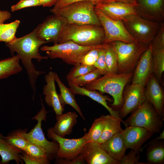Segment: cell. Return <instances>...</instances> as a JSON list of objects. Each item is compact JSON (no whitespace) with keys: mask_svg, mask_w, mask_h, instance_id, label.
<instances>
[{"mask_svg":"<svg viewBox=\"0 0 164 164\" xmlns=\"http://www.w3.org/2000/svg\"><path fill=\"white\" fill-rule=\"evenodd\" d=\"M37 29V26L28 34L21 37H16L12 41L6 43L12 54L13 55L15 52L17 53L26 70L29 84L33 91V98L36 91V83L37 79L45 72L37 70L32 60L36 59L39 62L43 60H47L49 58L47 56H41L39 52L40 47L47 43L38 37Z\"/></svg>","mask_w":164,"mask_h":164,"instance_id":"1","label":"cell"},{"mask_svg":"<svg viewBox=\"0 0 164 164\" xmlns=\"http://www.w3.org/2000/svg\"><path fill=\"white\" fill-rule=\"evenodd\" d=\"M104 38L101 26L68 24L60 36L58 43L71 40L82 46H93L104 44Z\"/></svg>","mask_w":164,"mask_h":164,"instance_id":"2","label":"cell"},{"mask_svg":"<svg viewBox=\"0 0 164 164\" xmlns=\"http://www.w3.org/2000/svg\"><path fill=\"white\" fill-rule=\"evenodd\" d=\"M133 74V73H108L84 87L110 95L113 99L112 106L116 108H121L123 104V94L124 87L132 77Z\"/></svg>","mask_w":164,"mask_h":164,"instance_id":"3","label":"cell"},{"mask_svg":"<svg viewBox=\"0 0 164 164\" xmlns=\"http://www.w3.org/2000/svg\"><path fill=\"white\" fill-rule=\"evenodd\" d=\"M94 6L92 1L86 0L72 3L59 9H52L50 12L64 18L68 24L101 26L95 11Z\"/></svg>","mask_w":164,"mask_h":164,"instance_id":"4","label":"cell"},{"mask_svg":"<svg viewBox=\"0 0 164 164\" xmlns=\"http://www.w3.org/2000/svg\"><path fill=\"white\" fill-rule=\"evenodd\" d=\"M109 45V43L84 46L69 40L62 43H55L52 46H43L40 50L45 51L47 56L51 59L59 58L66 63L74 66L80 63L84 56L91 49L107 48Z\"/></svg>","mask_w":164,"mask_h":164,"instance_id":"5","label":"cell"},{"mask_svg":"<svg viewBox=\"0 0 164 164\" xmlns=\"http://www.w3.org/2000/svg\"><path fill=\"white\" fill-rule=\"evenodd\" d=\"M111 43L117 56V74L133 73L139 57L149 45L138 42L126 43L116 41Z\"/></svg>","mask_w":164,"mask_h":164,"instance_id":"6","label":"cell"},{"mask_svg":"<svg viewBox=\"0 0 164 164\" xmlns=\"http://www.w3.org/2000/svg\"><path fill=\"white\" fill-rule=\"evenodd\" d=\"M42 108L37 114L32 118L37 123L30 131L27 133L26 130L18 129V134L29 142L37 145L46 151L49 159L51 157L56 156L59 148L58 143L53 140L50 142L46 138L41 128L42 122L46 120V114L48 111L46 110L40 95Z\"/></svg>","mask_w":164,"mask_h":164,"instance_id":"7","label":"cell"},{"mask_svg":"<svg viewBox=\"0 0 164 164\" xmlns=\"http://www.w3.org/2000/svg\"><path fill=\"white\" fill-rule=\"evenodd\" d=\"M163 119L152 105L145 100L124 121L125 125L144 128L154 134L159 133L162 128Z\"/></svg>","mask_w":164,"mask_h":164,"instance_id":"8","label":"cell"},{"mask_svg":"<svg viewBox=\"0 0 164 164\" xmlns=\"http://www.w3.org/2000/svg\"><path fill=\"white\" fill-rule=\"evenodd\" d=\"M123 22L135 40L147 44L151 42L160 26V23L147 19L137 14L127 16Z\"/></svg>","mask_w":164,"mask_h":164,"instance_id":"9","label":"cell"},{"mask_svg":"<svg viewBox=\"0 0 164 164\" xmlns=\"http://www.w3.org/2000/svg\"><path fill=\"white\" fill-rule=\"evenodd\" d=\"M94 9L104 30V44H108L116 41L126 43L137 42L128 33L123 21L111 19L95 6Z\"/></svg>","mask_w":164,"mask_h":164,"instance_id":"10","label":"cell"},{"mask_svg":"<svg viewBox=\"0 0 164 164\" xmlns=\"http://www.w3.org/2000/svg\"><path fill=\"white\" fill-rule=\"evenodd\" d=\"M67 24L64 18L53 14L48 16L42 23L37 26V37L47 43H58L60 36Z\"/></svg>","mask_w":164,"mask_h":164,"instance_id":"11","label":"cell"},{"mask_svg":"<svg viewBox=\"0 0 164 164\" xmlns=\"http://www.w3.org/2000/svg\"><path fill=\"white\" fill-rule=\"evenodd\" d=\"M47 132L48 138L56 141L59 144L56 156L58 158L70 160L76 158L81 153L86 143L84 136L78 138H65L56 134L53 127L48 129Z\"/></svg>","mask_w":164,"mask_h":164,"instance_id":"12","label":"cell"},{"mask_svg":"<svg viewBox=\"0 0 164 164\" xmlns=\"http://www.w3.org/2000/svg\"><path fill=\"white\" fill-rule=\"evenodd\" d=\"M145 87L139 84L132 83L124 90L123 104L119 112L121 119L136 109L146 100Z\"/></svg>","mask_w":164,"mask_h":164,"instance_id":"13","label":"cell"},{"mask_svg":"<svg viewBox=\"0 0 164 164\" xmlns=\"http://www.w3.org/2000/svg\"><path fill=\"white\" fill-rule=\"evenodd\" d=\"M153 67L151 43L139 57L134 70L132 84L145 86L153 75Z\"/></svg>","mask_w":164,"mask_h":164,"instance_id":"14","label":"cell"},{"mask_svg":"<svg viewBox=\"0 0 164 164\" xmlns=\"http://www.w3.org/2000/svg\"><path fill=\"white\" fill-rule=\"evenodd\" d=\"M125 144L127 149L137 152L141 151L142 145L154 133L141 127L128 126L122 132Z\"/></svg>","mask_w":164,"mask_h":164,"instance_id":"15","label":"cell"},{"mask_svg":"<svg viewBox=\"0 0 164 164\" xmlns=\"http://www.w3.org/2000/svg\"><path fill=\"white\" fill-rule=\"evenodd\" d=\"M80 154L88 164H120L110 156L97 142L86 143Z\"/></svg>","mask_w":164,"mask_h":164,"instance_id":"16","label":"cell"},{"mask_svg":"<svg viewBox=\"0 0 164 164\" xmlns=\"http://www.w3.org/2000/svg\"><path fill=\"white\" fill-rule=\"evenodd\" d=\"M137 13L142 17L159 23L164 20V0H137Z\"/></svg>","mask_w":164,"mask_h":164,"instance_id":"17","label":"cell"},{"mask_svg":"<svg viewBox=\"0 0 164 164\" xmlns=\"http://www.w3.org/2000/svg\"><path fill=\"white\" fill-rule=\"evenodd\" d=\"M136 6L133 4L114 2L98 4L94 6L110 19L123 21L127 16L137 14Z\"/></svg>","mask_w":164,"mask_h":164,"instance_id":"18","label":"cell"},{"mask_svg":"<svg viewBox=\"0 0 164 164\" xmlns=\"http://www.w3.org/2000/svg\"><path fill=\"white\" fill-rule=\"evenodd\" d=\"M144 94L145 100L150 103L163 119L164 95L158 80L152 75L146 84Z\"/></svg>","mask_w":164,"mask_h":164,"instance_id":"19","label":"cell"},{"mask_svg":"<svg viewBox=\"0 0 164 164\" xmlns=\"http://www.w3.org/2000/svg\"><path fill=\"white\" fill-rule=\"evenodd\" d=\"M56 73L49 72L45 76L46 84L43 88V94L45 95V101L47 105L51 107L56 116L60 115L64 111L57 93L55 84V76Z\"/></svg>","mask_w":164,"mask_h":164,"instance_id":"20","label":"cell"},{"mask_svg":"<svg viewBox=\"0 0 164 164\" xmlns=\"http://www.w3.org/2000/svg\"><path fill=\"white\" fill-rule=\"evenodd\" d=\"M68 84L70 89L75 95L77 94L86 96L89 97L102 105L108 111L110 115L115 118L121 119L120 117L119 112L114 110L108 105V101L111 102L112 101L108 96L104 95L96 90L87 89L84 87H80L72 82H68Z\"/></svg>","mask_w":164,"mask_h":164,"instance_id":"21","label":"cell"},{"mask_svg":"<svg viewBox=\"0 0 164 164\" xmlns=\"http://www.w3.org/2000/svg\"><path fill=\"white\" fill-rule=\"evenodd\" d=\"M101 145L110 156L119 162L125 155L127 149L122 132L114 134L101 144Z\"/></svg>","mask_w":164,"mask_h":164,"instance_id":"22","label":"cell"},{"mask_svg":"<svg viewBox=\"0 0 164 164\" xmlns=\"http://www.w3.org/2000/svg\"><path fill=\"white\" fill-rule=\"evenodd\" d=\"M77 117L78 115L76 112L71 111L56 116L57 121L53 127L54 132L62 137L70 135L77 122Z\"/></svg>","mask_w":164,"mask_h":164,"instance_id":"23","label":"cell"},{"mask_svg":"<svg viewBox=\"0 0 164 164\" xmlns=\"http://www.w3.org/2000/svg\"><path fill=\"white\" fill-rule=\"evenodd\" d=\"M104 127L102 135L97 141L101 144L114 134L122 132L121 122L125 125L122 119L115 118L111 115H104Z\"/></svg>","mask_w":164,"mask_h":164,"instance_id":"24","label":"cell"},{"mask_svg":"<svg viewBox=\"0 0 164 164\" xmlns=\"http://www.w3.org/2000/svg\"><path fill=\"white\" fill-rule=\"evenodd\" d=\"M55 81L57 84L60 91V94H58L61 104L64 108L65 105L68 104L73 107L82 118L85 120L80 109L77 103L75 98V94L70 88L66 86L60 80L57 74L56 73Z\"/></svg>","mask_w":164,"mask_h":164,"instance_id":"25","label":"cell"},{"mask_svg":"<svg viewBox=\"0 0 164 164\" xmlns=\"http://www.w3.org/2000/svg\"><path fill=\"white\" fill-rule=\"evenodd\" d=\"M146 159L148 164H163L164 162V142L159 140L149 142L142 148L141 151L146 146Z\"/></svg>","mask_w":164,"mask_h":164,"instance_id":"26","label":"cell"},{"mask_svg":"<svg viewBox=\"0 0 164 164\" xmlns=\"http://www.w3.org/2000/svg\"><path fill=\"white\" fill-rule=\"evenodd\" d=\"M20 59L17 54L0 60V79L8 77L17 74L22 70L19 64Z\"/></svg>","mask_w":164,"mask_h":164,"instance_id":"27","label":"cell"},{"mask_svg":"<svg viewBox=\"0 0 164 164\" xmlns=\"http://www.w3.org/2000/svg\"><path fill=\"white\" fill-rule=\"evenodd\" d=\"M2 135L0 133V155L2 163H8L12 160H14L17 164L22 163V160L20 155L22 151L10 145L2 138Z\"/></svg>","mask_w":164,"mask_h":164,"instance_id":"28","label":"cell"},{"mask_svg":"<svg viewBox=\"0 0 164 164\" xmlns=\"http://www.w3.org/2000/svg\"><path fill=\"white\" fill-rule=\"evenodd\" d=\"M20 23L19 20H16L10 23L0 24V42L9 43L15 39V34Z\"/></svg>","mask_w":164,"mask_h":164,"instance_id":"29","label":"cell"},{"mask_svg":"<svg viewBox=\"0 0 164 164\" xmlns=\"http://www.w3.org/2000/svg\"><path fill=\"white\" fill-rule=\"evenodd\" d=\"M104 124L103 115L94 120L88 132L84 135L86 143L97 141L102 133Z\"/></svg>","mask_w":164,"mask_h":164,"instance_id":"30","label":"cell"},{"mask_svg":"<svg viewBox=\"0 0 164 164\" xmlns=\"http://www.w3.org/2000/svg\"><path fill=\"white\" fill-rule=\"evenodd\" d=\"M153 73L158 80L160 81L164 71V49H152Z\"/></svg>","mask_w":164,"mask_h":164,"instance_id":"31","label":"cell"},{"mask_svg":"<svg viewBox=\"0 0 164 164\" xmlns=\"http://www.w3.org/2000/svg\"><path fill=\"white\" fill-rule=\"evenodd\" d=\"M105 63L108 73L117 74L118 71V60L116 53L113 46L109 43L106 49Z\"/></svg>","mask_w":164,"mask_h":164,"instance_id":"32","label":"cell"},{"mask_svg":"<svg viewBox=\"0 0 164 164\" xmlns=\"http://www.w3.org/2000/svg\"><path fill=\"white\" fill-rule=\"evenodd\" d=\"M22 152H25L34 158L43 162L44 164L50 163L46 151L35 145L29 142Z\"/></svg>","mask_w":164,"mask_h":164,"instance_id":"33","label":"cell"},{"mask_svg":"<svg viewBox=\"0 0 164 164\" xmlns=\"http://www.w3.org/2000/svg\"><path fill=\"white\" fill-rule=\"evenodd\" d=\"M2 138L11 146L22 152L24 151L29 142L18 133L17 130L8 134Z\"/></svg>","mask_w":164,"mask_h":164,"instance_id":"34","label":"cell"},{"mask_svg":"<svg viewBox=\"0 0 164 164\" xmlns=\"http://www.w3.org/2000/svg\"><path fill=\"white\" fill-rule=\"evenodd\" d=\"M96 69L94 65H87L80 63L74 65L66 76L68 82Z\"/></svg>","mask_w":164,"mask_h":164,"instance_id":"35","label":"cell"},{"mask_svg":"<svg viewBox=\"0 0 164 164\" xmlns=\"http://www.w3.org/2000/svg\"><path fill=\"white\" fill-rule=\"evenodd\" d=\"M101 75L99 71L96 69L89 73L75 78L71 82L78 86L84 87L100 77Z\"/></svg>","mask_w":164,"mask_h":164,"instance_id":"36","label":"cell"},{"mask_svg":"<svg viewBox=\"0 0 164 164\" xmlns=\"http://www.w3.org/2000/svg\"><path fill=\"white\" fill-rule=\"evenodd\" d=\"M153 50L164 49V22L160 23L159 28L151 43Z\"/></svg>","mask_w":164,"mask_h":164,"instance_id":"37","label":"cell"},{"mask_svg":"<svg viewBox=\"0 0 164 164\" xmlns=\"http://www.w3.org/2000/svg\"><path fill=\"white\" fill-rule=\"evenodd\" d=\"M106 49L103 48L100 49L98 59L94 65L96 68L99 71L101 75H104L108 73L105 60Z\"/></svg>","mask_w":164,"mask_h":164,"instance_id":"38","label":"cell"},{"mask_svg":"<svg viewBox=\"0 0 164 164\" xmlns=\"http://www.w3.org/2000/svg\"><path fill=\"white\" fill-rule=\"evenodd\" d=\"M100 49L94 48L90 50L82 57L80 63L87 65H94L98 59Z\"/></svg>","mask_w":164,"mask_h":164,"instance_id":"39","label":"cell"},{"mask_svg":"<svg viewBox=\"0 0 164 164\" xmlns=\"http://www.w3.org/2000/svg\"><path fill=\"white\" fill-rule=\"evenodd\" d=\"M41 6L39 0H20L16 4L11 6V10L13 12L24 8Z\"/></svg>","mask_w":164,"mask_h":164,"instance_id":"40","label":"cell"},{"mask_svg":"<svg viewBox=\"0 0 164 164\" xmlns=\"http://www.w3.org/2000/svg\"><path fill=\"white\" fill-rule=\"evenodd\" d=\"M139 152L133 150L127 155H125L119 162L120 164H146V163L140 162L139 157L138 155Z\"/></svg>","mask_w":164,"mask_h":164,"instance_id":"41","label":"cell"},{"mask_svg":"<svg viewBox=\"0 0 164 164\" xmlns=\"http://www.w3.org/2000/svg\"><path fill=\"white\" fill-rule=\"evenodd\" d=\"M57 162L63 164H85V161L81 154H80L76 158L71 160H66L63 159H59Z\"/></svg>","mask_w":164,"mask_h":164,"instance_id":"42","label":"cell"},{"mask_svg":"<svg viewBox=\"0 0 164 164\" xmlns=\"http://www.w3.org/2000/svg\"><path fill=\"white\" fill-rule=\"evenodd\" d=\"M20 154V157L26 164H44V162L29 155L24 152Z\"/></svg>","mask_w":164,"mask_h":164,"instance_id":"43","label":"cell"},{"mask_svg":"<svg viewBox=\"0 0 164 164\" xmlns=\"http://www.w3.org/2000/svg\"><path fill=\"white\" fill-rule=\"evenodd\" d=\"M86 0L91 1L94 3L96 0H58L52 9H59L72 3Z\"/></svg>","mask_w":164,"mask_h":164,"instance_id":"44","label":"cell"},{"mask_svg":"<svg viewBox=\"0 0 164 164\" xmlns=\"http://www.w3.org/2000/svg\"><path fill=\"white\" fill-rule=\"evenodd\" d=\"M114 2H120L137 5V0H96L94 2V4L100 3H109Z\"/></svg>","mask_w":164,"mask_h":164,"instance_id":"45","label":"cell"},{"mask_svg":"<svg viewBox=\"0 0 164 164\" xmlns=\"http://www.w3.org/2000/svg\"><path fill=\"white\" fill-rule=\"evenodd\" d=\"M11 17V14L9 11L0 10V24L10 19Z\"/></svg>","mask_w":164,"mask_h":164,"instance_id":"46","label":"cell"},{"mask_svg":"<svg viewBox=\"0 0 164 164\" xmlns=\"http://www.w3.org/2000/svg\"><path fill=\"white\" fill-rule=\"evenodd\" d=\"M41 6L43 7H51L54 5L58 0H39Z\"/></svg>","mask_w":164,"mask_h":164,"instance_id":"47","label":"cell"},{"mask_svg":"<svg viewBox=\"0 0 164 164\" xmlns=\"http://www.w3.org/2000/svg\"><path fill=\"white\" fill-rule=\"evenodd\" d=\"M2 164L1 162L0 161V164Z\"/></svg>","mask_w":164,"mask_h":164,"instance_id":"48","label":"cell"}]
</instances>
